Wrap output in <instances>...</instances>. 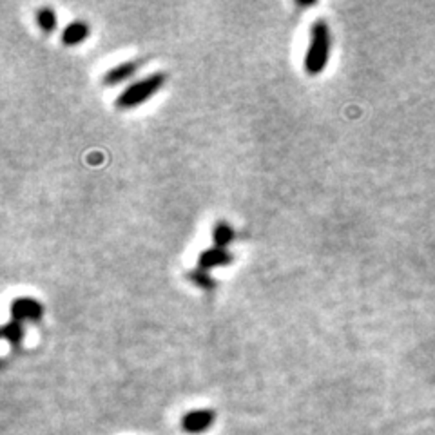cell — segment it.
<instances>
[{
    "mask_svg": "<svg viewBox=\"0 0 435 435\" xmlns=\"http://www.w3.org/2000/svg\"><path fill=\"white\" fill-rule=\"evenodd\" d=\"M330 55V31L325 20H316L310 29V46L305 55V71L316 76L323 73L329 64Z\"/></svg>",
    "mask_w": 435,
    "mask_h": 435,
    "instance_id": "obj_1",
    "label": "cell"
},
{
    "mask_svg": "<svg viewBox=\"0 0 435 435\" xmlns=\"http://www.w3.org/2000/svg\"><path fill=\"white\" fill-rule=\"evenodd\" d=\"M165 79H167L165 73H153V75H149L147 79L140 80V82L127 87V89L118 96L114 106H116L118 109H133V107L141 106V104L147 102L151 96H154V94L164 87Z\"/></svg>",
    "mask_w": 435,
    "mask_h": 435,
    "instance_id": "obj_2",
    "label": "cell"
},
{
    "mask_svg": "<svg viewBox=\"0 0 435 435\" xmlns=\"http://www.w3.org/2000/svg\"><path fill=\"white\" fill-rule=\"evenodd\" d=\"M44 316V306L33 298H16L11 303L13 321H39Z\"/></svg>",
    "mask_w": 435,
    "mask_h": 435,
    "instance_id": "obj_3",
    "label": "cell"
},
{
    "mask_svg": "<svg viewBox=\"0 0 435 435\" xmlns=\"http://www.w3.org/2000/svg\"><path fill=\"white\" fill-rule=\"evenodd\" d=\"M214 423V412L212 410H192V412L185 414L181 419V428L187 434H204Z\"/></svg>",
    "mask_w": 435,
    "mask_h": 435,
    "instance_id": "obj_4",
    "label": "cell"
},
{
    "mask_svg": "<svg viewBox=\"0 0 435 435\" xmlns=\"http://www.w3.org/2000/svg\"><path fill=\"white\" fill-rule=\"evenodd\" d=\"M232 259H234L232 254L225 251V249L211 247L198 256V267H200L201 271H211V269L231 265Z\"/></svg>",
    "mask_w": 435,
    "mask_h": 435,
    "instance_id": "obj_5",
    "label": "cell"
},
{
    "mask_svg": "<svg viewBox=\"0 0 435 435\" xmlns=\"http://www.w3.org/2000/svg\"><path fill=\"white\" fill-rule=\"evenodd\" d=\"M138 66H140V62H124L120 64V66L111 67L106 75H104L102 82L106 84V86H116V84L126 82L127 79H131V76L136 73Z\"/></svg>",
    "mask_w": 435,
    "mask_h": 435,
    "instance_id": "obj_6",
    "label": "cell"
},
{
    "mask_svg": "<svg viewBox=\"0 0 435 435\" xmlns=\"http://www.w3.org/2000/svg\"><path fill=\"white\" fill-rule=\"evenodd\" d=\"M87 36H89V26L86 22L76 20V22H71L62 31V42L66 46H79Z\"/></svg>",
    "mask_w": 435,
    "mask_h": 435,
    "instance_id": "obj_7",
    "label": "cell"
},
{
    "mask_svg": "<svg viewBox=\"0 0 435 435\" xmlns=\"http://www.w3.org/2000/svg\"><path fill=\"white\" fill-rule=\"evenodd\" d=\"M232 239H234V231H232L231 225L225 224V221H218V224L214 225V229H212V241H214V247L225 249L227 245L232 244Z\"/></svg>",
    "mask_w": 435,
    "mask_h": 435,
    "instance_id": "obj_8",
    "label": "cell"
},
{
    "mask_svg": "<svg viewBox=\"0 0 435 435\" xmlns=\"http://www.w3.org/2000/svg\"><path fill=\"white\" fill-rule=\"evenodd\" d=\"M36 22H39L40 29L46 33H53L56 28V16L55 11L49 8H42L36 11Z\"/></svg>",
    "mask_w": 435,
    "mask_h": 435,
    "instance_id": "obj_9",
    "label": "cell"
},
{
    "mask_svg": "<svg viewBox=\"0 0 435 435\" xmlns=\"http://www.w3.org/2000/svg\"><path fill=\"white\" fill-rule=\"evenodd\" d=\"M2 336H4V339H8L9 343H13V345H19V343L22 341V337H24L22 323L9 321L8 325L2 329Z\"/></svg>",
    "mask_w": 435,
    "mask_h": 435,
    "instance_id": "obj_10",
    "label": "cell"
},
{
    "mask_svg": "<svg viewBox=\"0 0 435 435\" xmlns=\"http://www.w3.org/2000/svg\"><path fill=\"white\" fill-rule=\"evenodd\" d=\"M189 279H191L194 285L200 286V289H204V290H212L216 286L214 279L207 274V271H201V269L189 272Z\"/></svg>",
    "mask_w": 435,
    "mask_h": 435,
    "instance_id": "obj_11",
    "label": "cell"
}]
</instances>
